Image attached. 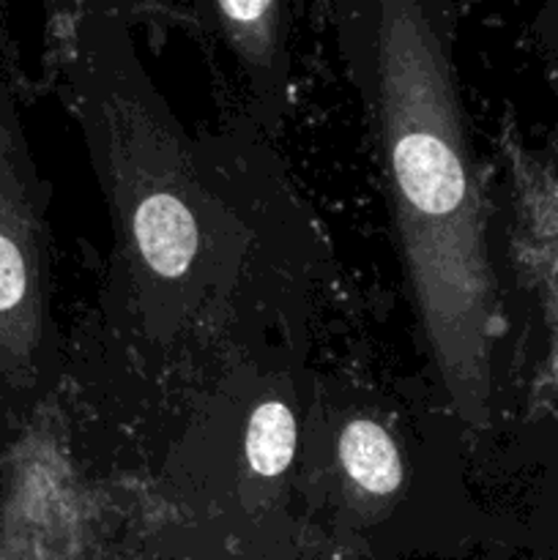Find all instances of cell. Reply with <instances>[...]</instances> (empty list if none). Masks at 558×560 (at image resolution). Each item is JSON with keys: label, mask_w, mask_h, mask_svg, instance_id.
Returning a JSON list of instances; mask_svg holds the SVG:
<instances>
[{"label": "cell", "mask_w": 558, "mask_h": 560, "mask_svg": "<svg viewBox=\"0 0 558 560\" xmlns=\"http://www.w3.org/2000/svg\"><path fill=\"white\" fill-rule=\"evenodd\" d=\"M339 459L348 479L361 492L383 498L403 485V459L386 427L372 419H353L339 435Z\"/></svg>", "instance_id": "5b68a950"}, {"label": "cell", "mask_w": 558, "mask_h": 560, "mask_svg": "<svg viewBox=\"0 0 558 560\" xmlns=\"http://www.w3.org/2000/svg\"><path fill=\"white\" fill-rule=\"evenodd\" d=\"M224 44L244 77L257 113L277 126L288 104L290 42L301 0H162Z\"/></svg>", "instance_id": "277c9868"}, {"label": "cell", "mask_w": 558, "mask_h": 560, "mask_svg": "<svg viewBox=\"0 0 558 560\" xmlns=\"http://www.w3.org/2000/svg\"><path fill=\"white\" fill-rule=\"evenodd\" d=\"M55 377L47 191L0 71V394L25 408L53 388Z\"/></svg>", "instance_id": "3957f363"}, {"label": "cell", "mask_w": 558, "mask_h": 560, "mask_svg": "<svg viewBox=\"0 0 558 560\" xmlns=\"http://www.w3.org/2000/svg\"><path fill=\"white\" fill-rule=\"evenodd\" d=\"M295 452V419L288 405L263 402L246 427V463L255 474L277 479L288 470Z\"/></svg>", "instance_id": "8992f818"}, {"label": "cell", "mask_w": 558, "mask_h": 560, "mask_svg": "<svg viewBox=\"0 0 558 560\" xmlns=\"http://www.w3.org/2000/svg\"><path fill=\"white\" fill-rule=\"evenodd\" d=\"M66 71L113 213L126 304L151 337H173L213 299L244 224L153 91L118 16L88 5Z\"/></svg>", "instance_id": "7a4b0ae2"}, {"label": "cell", "mask_w": 558, "mask_h": 560, "mask_svg": "<svg viewBox=\"0 0 558 560\" xmlns=\"http://www.w3.org/2000/svg\"><path fill=\"white\" fill-rule=\"evenodd\" d=\"M364 107L410 306L454 413L485 427L498 301L460 98L463 0H328Z\"/></svg>", "instance_id": "6da1fadb"}]
</instances>
